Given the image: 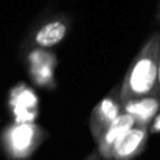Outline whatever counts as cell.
Returning a JSON list of instances; mask_svg holds the SVG:
<instances>
[{
  "label": "cell",
  "mask_w": 160,
  "mask_h": 160,
  "mask_svg": "<svg viewBox=\"0 0 160 160\" xmlns=\"http://www.w3.org/2000/svg\"><path fill=\"white\" fill-rule=\"evenodd\" d=\"M72 25H73V19L64 12H56L44 17L28 33L23 44V50H30V48L52 50L67 38Z\"/></svg>",
  "instance_id": "3957f363"
},
{
  "label": "cell",
  "mask_w": 160,
  "mask_h": 160,
  "mask_svg": "<svg viewBox=\"0 0 160 160\" xmlns=\"http://www.w3.org/2000/svg\"><path fill=\"white\" fill-rule=\"evenodd\" d=\"M25 59L28 64L30 76L31 79L42 87H50L54 89V65L58 64L56 56L53 53H48V50L42 48H30L25 50Z\"/></svg>",
  "instance_id": "5b68a950"
},
{
  "label": "cell",
  "mask_w": 160,
  "mask_h": 160,
  "mask_svg": "<svg viewBox=\"0 0 160 160\" xmlns=\"http://www.w3.org/2000/svg\"><path fill=\"white\" fill-rule=\"evenodd\" d=\"M149 129L146 126H132L115 145L110 160H135L148 146Z\"/></svg>",
  "instance_id": "8992f818"
},
{
  "label": "cell",
  "mask_w": 160,
  "mask_h": 160,
  "mask_svg": "<svg viewBox=\"0 0 160 160\" xmlns=\"http://www.w3.org/2000/svg\"><path fill=\"white\" fill-rule=\"evenodd\" d=\"M159 54H160V31L152 33L140 52L135 54L120 86L121 101L146 97L157 90L159 79Z\"/></svg>",
  "instance_id": "6da1fadb"
},
{
  "label": "cell",
  "mask_w": 160,
  "mask_h": 160,
  "mask_svg": "<svg viewBox=\"0 0 160 160\" xmlns=\"http://www.w3.org/2000/svg\"><path fill=\"white\" fill-rule=\"evenodd\" d=\"M123 112L129 113L134 117L135 124L138 126H149L156 113L160 110V95L157 92L146 95V97H138V98H131L126 101H121Z\"/></svg>",
  "instance_id": "ba28073f"
},
{
  "label": "cell",
  "mask_w": 160,
  "mask_h": 160,
  "mask_svg": "<svg viewBox=\"0 0 160 160\" xmlns=\"http://www.w3.org/2000/svg\"><path fill=\"white\" fill-rule=\"evenodd\" d=\"M48 138L36 121H12L0 134V146L9 160H28Z\"/></svg>",
  "instance_id": "7a4b0ae2"
},
{
  "label": "cell",
  "mask_w": 160,
  "mask_h": 160,
  "mask_svg": "<svg viewBox=\"0 0 160 160\" xmlns=\"http://www.w3.org/2000/svg\"><path fill=\"white\" fill-rule=\"evenodd\" d=\"M121 112H123V106H121V98H120V87H115L92 109V113L89 118V129L95 142H98L103 132Z\"/></svg>",
  "instance_id": "277c9868"
},
{
  "label": "cell",
  "mask_w": 160,
  "mask_h": 160,
  "mask_svg": "<svg viewBox=\"0 0 160 160\" xmlns=\"http://www.w3.org/2000/svg\"><path fill=\"white\" fill-rule=\"evenodd\" d=\"M82 160H104V159H103V157L97 152V149H95V151H92L90 154H87V156H86Z\"/></svg>",
  "instance_id": "8fae6325"
},
{
  "label": "cell",
  "mask_w": 160,
  "mask_h": 160,
  "mask_svg": "<svg viewBox=\"0 0 160 160\" xmlns=\"http://www.w3.org/2000/svg\"><path fill=\"white\" fill-rule=\"evenodd\" d=\"M132 126H135L134 117L129 115V113H126V112H121V113L110 123V126L103 132V135L98 138V142H95V143H97V152L104 160H110L115 145L120 142V138H121Z\"/></svg>",
  "instance_id": "52a82bcc"
},
{
  "label": "cell",
  "mask_w": 160,
  "mask_h": 160,
  "mask_svg": "<svg viewBox=\"0 0 160 160\" xmlns=\"http://www.w3.org/2000/svg\"><path fill=\"white\" fill-rule=\"evenodd\" d=\"M156 19H157V22H159V25H160V0H159V5H157V14H156Z\"/></svg>",
  "instance_id": "4fadbf2b"
},
{
  "label": "cell",
  "mask_w": 160,
  "mask_h": 160,
  "mask_svg": "<svg viewBox=\"0 0 160 160\" xmlns=\"http://www.w3.org/2000/svg\"><path fill=\"white\" fill-rule=\"evenodd\" d=\"M148 129H149V134H160V110L156 113L152 121L149 123Z\"/></svg>",
  "instance_id": "30bf717a"
},
{
  "label": "cell",
  "mask_w": 160,
  "mask_h": 160,
  "mask_svg": "<svg viewBox=\"0 0 160 160\" xmlns=\"http://www.w3.org/2000/svg\"><path fill=\"white\" fill-rule=\"evenodd\" d=\"M157 93L160 95V54H159V79H157Z\"/></svg>",
  "instance_id": "7c38bea8"
},
{
  "label": "cell",
  "mask_w": 160,
  "mask_h": 160,
  "mask_svg": "<svg viewBox=\"0 0 160 160\" xmlns=\"http://www.w3.org/2000/svg\"><path fill=\"white\" fill-rule=\"evenodd\" d=\"M11 106L16 113V121H34L38 115V98L25 86H19L12 90Z\"/></svg>",
  "instance_id": "9c48e42d"
}]
</instances>
